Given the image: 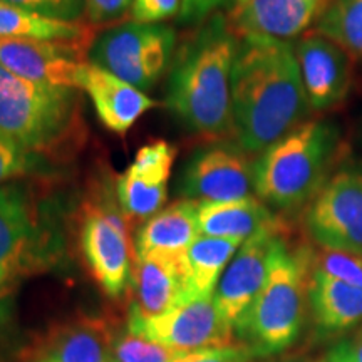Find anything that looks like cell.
Listing matches in <instances>:
<instances>
[{"label": "cell", "instance_id": "4dcf8cb0", "mask_svg": "<svg viewBox=\"0 0 362 362\" xmlns=\"http://www.w3.org/2000/svg\"><path fill=\"white\" fill-rule=\"evenodd\" d=\"M29 155L12 146L11 143L0 139V185L24 173L29 168Z\"/></svg>", "mask_w": 362, "mask_h": 362}, {"label": "cell", "instance_id": "f1b7e54d", "mask_svg": "<svg viewBox=\"0 0 362 362\" xmlns=\"http://www.w3.org/2000/svg\"><path fill=\"white\" fill-rule=\"evenodd\" d=\"M12 6L37 12L59 21L78 22L86 12V0H4Z\"/></svg>", "mask_w": 362, "mask_h": 362}, {"label": "cell", "instance_id": "e0dca14e", "mask_svg": "<svg viewBox=\"0 0 362 362\" xmlns=\"http://www.w3.org/2000/svg\"><path fill=\"white\" fill-rule=\"evenodd\" d=\"M79 89L88 93L104 128L116 134L128 133L144 112L158 106L143 90L90 62L81 71Z\"/></svg>", "mask_w": 362, "mask_h": 362}, {"label": "cell", "instance_id": "e575fe53", "mask_svg": "<svg viewBox=\"0 0 362 362\" xmlns=\"http://www.w3.org/2000/svg\"><path fill=\"white\" fill-rule=\"evenodd\" d=\"M324 362H362V336L337 342L327 352Z\"/></svg>", "mask_w": 362, "mask_h": 362}, {"label": "cell", "instance_id": "277c9868", "mask_svg": "<svg viewBox=\"0 0 362 362\" xmlns=\"http://www.w3.org/2000/svg\"><path fill=\"white\" fill-rule=\"evenodd\" d=\"M336 146V128L322 121H307L285 134L253 163L259 200L282 210L314 200L327 181Z\"/></svg>", "mask_w": 362, "mask_h": 362}, {"label": "cell", "instance_id": "8fae6325", "mask_svg": "<svg viewBox=\"0 0 362 362\" xmlns=\"http://www.w3.org/2000/svg\"><path fill=\"white\" fill-rule=\"evenodd\" d=\"M243 153L228 144L198 149L181 168L176 189L194 202L248 198L253 189V165Z\"/></svg>", "mask_w": 362, "mask_h": 362}, {"label": "cell", "instance_id": "5b68a950", "mask_svg": "<svg viewBox=\"0 0 362 362\" xmlns=\"http://www.w3.org/2000/svg\"><path fill=\"white\" fill-rule=\"evenodd\" d=\"M309 267L305 252L275 240L264 287L235 330L252 356L279 354L297 341L309 298Z\"/></svg>", "mask_w": 362, "mask_h": 362}, {"label": "cell", "instance_id": "7a4b0ae2", "mask_svg": "<svg viewBox=\"0 0 362 362\" xmlns=\"http://www.w3.org/2000/svg\"><path fill=\"white\" fill-rule=\"evenodd\" d=\"M223 16L214 13L176 51L166 106L192 133L218 139L233 133L232 67L238 40Z\"/></svg>", "mask_w": 362, "mask_h": 362}, {"label": "cell", "instance_id": "f546056e", "mask_svg": "<svg viewBox=\"0 0 362 362\" xmlns=\"http://www.w3.org/2000/svg\"><path fill=\"white\" fill-rule=\"evenodd\" d=\"M181 11V0H134L131 17L143 24H160Z\"/></svg>", "mask_w": 362, "mask_h": 362}, {"label": "cell", "instance_id": "44dd1931", "mask_svg": "<svg viewBox=\"0 0 362 362\" xmlns=\"http://www.w3.org/2000/svg\"><path fill=\"white\" fill-rule=\"evenodd\" d=\"M309 304L315 322L324 330L352 329L362 320V287L314 269L309 282Z\"/></svg>", "mask_w": 362, "mask_h": 362}, {"label": "cell", "instance_id": "7c38bea8", "mask_svg": "<svg viewBox=\"0 0 362 362\" xmlns=\"http://www.w3.org/2000/svg\"><path fill=\"white\" fill-rule=\"evenodd\" d=\"M277 238L279 228H267L245 240L216 285L215 305L233 330L242 324L243 317L264 287L269 274L270 253Z\"/></svg>", "mask_w": 362, "mask_h": 362}, {"label": "cell", "instance_id": "4316f807", "mask_svg": "<svg viewBox=\"0 0 362 362\" xmlns=\"http://www.w3.org/2000/svg\"><path fill=\"white\" fill-rule=\"evenodd\" d=\"M176 158V148L166 141H155L136 153L128 171L146 178L170 180L171 166Z\"/></svg>", "mask_w": 362, "mask_h": 362}, {"label": "cell", "instance_id": "3957f363", "mask_svg": "<svg viewBox=\"0 0 362 362\" xmlns=\"http://www.w3.org/2000/svg\"><path fill=\"white\" fill-rule=\"evenodd\" d=\"M56 205L34 185H0V320L22 282L52 269L61 259L62 237Z\"/></svg>", "mask_w": 362, "mask_h": 362}, {"label": "cell", "instance_id": "9c48e42d", "mask_svg": "<svg viewBox=\"0 0 362 362\" xmlns=\"http://www.w3.org/2000/svg\"><path fill=\"white\" fill-rule=\"evenodd\" d=\"M79 233L81 250L93 279L106 296H123L133 279L124 215L106 203H88Z\"/></svg>", "mask_w": 362, "mask_h": 362}, {"label": "cell", "instance_id": "484cf974", "mask_svg": "<svg viewBox=\"0 0 362 362\" xmlns=\"http://www.w3.org/2000/svg\"><path fill=\"white\" fill-rule=\"evenodd\" d=\"M185 354L187 352L171 349L129 330L123 336H116L115 346H112L115 362H175Z\"/></svg>", "mask_w": 362, "mask_h": 362}, {"label": "cell", "instance_id": "ba28073f", "mask_svg": "<svg viewBox=\"0 0 362 362\" xmlns=\"http://www.w3.org/2000/svg\"><path fill=\"white\" fill-rule=\"evenodd\" d=\"M128 330L187 354L235 346V330L220 315L214 296L187 300L149 319L129 315Z\"/></svg>", "mask_w": 362, "mask_h": 362}, {"label": "cell", "instance_id": "8992f818", "mask_svg": "<svg viewBox=\"0 0 362 362\" xmlns=\"http://www.w3.org/2000/svg\"><path fill=\"white\" fill-rule=\"evenodd\" d=\"M76 89L35 84L0 66V139L25 155L59 146L78 119Z\"/></svg>", "mask_w": 362, "mask_h": 362}, {"label": "cell", "instance_id": "603a6c76", "mask_svg": "<svg viewBox=\"0 0 362 362\" xmlns=\"http://www.w3.org/2000/svg\"><path fill=\"white\" fill-rule=\"evenodd\" d=\"M240 245L242 243L237 240L198 235L187 252L188 300L214 296L221 275Z\"/></svg>", "mask_w": 362, "mask_h": 362}, {"label": "cell", "instance_id": "6da1fadb", "mask_svg": "<svg viewBox=\"0 0 362 362\" xmlns=\"http://www.w3.org/2000/svg\"><path fill=\"white\" fill-rule=\"evenodd\" d=\"M309 110L291 42L242 37L232 67V121L238 148L264 153L304 124Z\"/></svg>", "mask_w": 362, "mask_h": 362}, {"label": "cell", "instance_id": "ac0fdd59", "mask_svg": "<svg viewBox=\"0 0 362 362\" xmlns=\"http://www.w3.org/2000/svg\"><path fill=\"white\" fill-rule=\"evenodd\" d=\"M116 334L101 319H84L49 330L25 362H115Z\"/></svg>", "mask_w": 362, "mask_h": 362}, {"label": "cell", "instance_id": "5bb4252c", "mask_svg": "<svg viewBox=\"0 0 362 362\" xmlns=\"http://www.w3.org/2000/svg\"><path fill=\"white\" fill-rule=\"evenodd\" d=\"M310 110L329 111L346 101L352 88V59L324 35L312 33L296 45Z\"/></svg>", "mask_w": 362, "mask_h": 362}, {"label": "cell", "instance_id": "d6a6232c", "mask_svg": "<svg viewBox=\"0 0 362 362\" xmlns=\"http://www.w3.org/2000/svg\"><path fill=\"white\" fill-rule=\"evenodd\" d=\"M252 352L245 346H232L225 349H208L189 352L175 362H250Z\"/></svg>", "mask_w": 362, "mask_h": 362}, {"label": "cell", "instance_id": "7402d4cb", "mask_svg": "<svg viewBox=\"0 0 362 362\" xmlns=\"http://www.w3.org/2000/svg\"><path fill=\"white\" fill-rule=\"evenodd\" d=\"M89 27L59 21L0 0V39H27L44 42H89Z\"/></svg>", "mask_w": 362, "mask_h": 362}, {"label": "cell", "instance_id": "d590c367", "mask_svg": "<svg viewBox=\"0 0 362 362\" xmlns=\"http://www.w3.org/2000/svg\"><path fill=\"white\" fill-rule=\"evenodd\" d=\"M242 2H245V0H235V6H237V4H242Z\"/></svg>", "mask_w": 362, "mask_h": 362}, {"label": "cell", "instance_id": "d4e9b609", "mask_svg": "<svg viewBox=\"0 0 362 362\" xmlns=\"http://www.w3.org/2000/svg\"><path fill=\"white\" fill-rule=\"evenodd\" d=\"M168 197V180L146 178L126 170L116 178V198L121 214L129 220L156 215Z\"/></svg>", "mask_w": 362, "mask_h": 362}, {"label": "cell", "instance_id": "52a82bcc", "mask_svg": "<svg viewBox=\"0 0 362 362\" xmlns=\"http://www.w3.org/2000/svg\"><path fill=\"white\" fill-rule=\"evenodd\" d=\"M175 47L171 27L133 21L99 34L89 45V62L144 93L170 69Z\"/></svg>", "mask_w": 362, "mask_h": 362}, {"label": "cell", "instance_id": "d6986e66", "mask_svg": "<svg viewBox=\"0 0 362 362\" xmlns=\"http://www.w3.org/2000/svg\"><path fill=\"white\" fill-rule=\"evenodd\" d=\"M198 202L178 200L153 215L136 235V257H185L198 238Z\"/></svg>", "mask_w": 362, "mask_h": 362}, {"label": "cell", "instance_id": "2e32d148", "mask_svg": "<svg viewBox=\"0 0 362 362\" xmlns=\"http://www.w3.org/2000/svg\"><path fill=\"white\" fill-rule=\"evenodd\" d=\"M134 302L129 315L149 319L188 300V267L185 257H136Z\"/></svg>", "mask_w": 362, "mask_h": 362}, {"label": "cell", "instance_id": "836d02e7", "mask_svg": "<svg viewBox=\"0 0 362 362\" xmlns=\"http://www.w3.org/2000/svg\"><path fill=\"white\" fill-rule=\"evenodd\" d=\"M235 0H181L180 22L183 24H202L214 16L216 8Z\"/></svg>", "mask_w": 362, "mask_h": 362}, {"label": "cell", "instance_id": "cb8c5ba5", "mask_svg": "<svg viewBox=\"0 0 362 362\" xmlns=\"http://www.w3.org/2000/svg\"><path fill=\"white\" fill-rule=\"evenodd\" d=\"M315 33L341 47L352 61H362V0H332L322 8Z\"/></svg>", "mask_w": 362, "mask_h": 362}, {"label": "cell", "instance_id": "4fadbf2b", "mask_svg": "<svg viewBox=\"0 0 362 362\" xmlns=\"http://www.w3.org/2000/svg\"><path fill=\"white\" fill-rule=\"evenodd\" d=\"M83 49L89 44L0 39V66L30 83L76 89L86 66Z\"/></svg>", "mask_w": 362, "mask_h": 362}, {"label": "cell", "instance_id": "30bf717a", "mask_svg": "<svg viewBox=\"0 0 362 362\" xmlns=\"http://www.w3.org/2000/svg\"><path fill=\"white\" fill-rule=\"evenodd\" d=\"M307 228L327 250H362V168L329 176L307 211Z\"/></svg>", "mask_w": 362, "mask_h": 362}, {"label": "cell", "instance_id": "9a60e30c", "mask_svg": "<svg viewBox=\"0 0 362 362\" xmlns=\"http://www.w3.org/2000/svg\"><path fill=\"white\" fill-rule=\"evenodd\" d=\"M324 0H245L237 4L228 22L242 37H262L288 42L317 22Z\"/></svg>", "mask_w": 362, "mask_h": 362}, {"label": "cell", "instance_id": "ffe728a7", "mask_svg": "<svg viewBox=\"0 0 362 362\" xmlns=\"http://www.w3.org/2000/svg\"><path fill=\"white\" fill-rule=\"evenodd\" d=\"M267 228H279V223L259 198L198 202V230L205 237L237 240L243 243Z\"/></svg>", "mask_w": 362, "mask_h": 362}, {"label": "cell", "instance_id": "83f0119b", "mask_svg": "<svg viewBox=\"0 0 362 362\" xmlns=\"http://www.w3.org/2000/svg\"><path fill=\"white\" fill-rule=\"evenodd\" d=\"M314 269L332 275L342 282L362 287V250H327L315 257Z\"/></svg>", "mask_w": 362, "mask_h": 362}, {"label": "cell", "instance_id": "1f68e13d", "mask_svg": "<svg viewBox=\"0 0 362 362\" xmlns=\"http://www.w3.org/2000/svg\"><path fill=\"white\" fill-rule=\"evenodd\" d=\"M134 0H86V13L93 24H104L123 17Z\"/></svg>", "mask_w": 362, "mask_h": 362}]
</instances>
